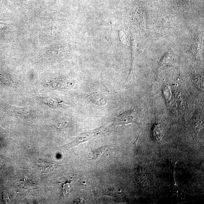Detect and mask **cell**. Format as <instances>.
Segmentation results:
<instances>
[{
	"instance_id": "1",
	"label": "cell",
	"mask_w": 204,
	"mask_h": 204,
	"mask_svg": "<svg viewBox=\"0 0 204 204\" xmlns=\"http://www.w3.org/2000/svg\"><path fill=\"white\" fill-rule=\"evenodd\" d=\"M111 128L102 127L92 131L81 134L75 140L63 147L64 149L71 148L79 144L92 139L102 137L111 131Z\"/></svg>"
},
{
	"instance_id": "2",
	"label": "cell",
	"mask_w": 204,
	"mask_h": 204,
	"mask_svg": "<svg viewBox=\"0 0 204 204\" xmlns=\"http://www.w3.org/2000/svg\"><path fill=\"white\" fill-rule=\"evenodd\" d=\"M130 123H139V114L135 110H130L121 114L115 119L113 125L117 126Z\"/></svg>"
},
{
	"instance_id": "3",
	"label": "cell",
	"mask_w": 204,
	"mask_h": 204,
	"mask_svg": "<svg viewBox=\"0 0 204 204\" xmlns=\"http://www.w3.org/2000/svg\"><path fill=\"white\" fill-rule=\"evenodd\" d=\"M40 102L50 107L53 108H60L66 107L67 104L65 100L60 97L47 96L41 97L39 98Z\"/></svg>"
},
{
	"instance_id": "4",
	"label": "cell",
	"mask_w": 204,
	"mask_h": 204,
	"mask_svg": "<svg viewBox=\"0 0 204 204\" xmlns=\"http://www.w3.org/2000/svg\"><path fill=\"white\" fill-rule=\"evenodd\" d=\"M9 111L16 116L27 119L32 118L35 117V113L32 108L25 107H18L10 106L9 108Z\"/></svg>"
},
{
	"instance_id": "5",
	"label": "cell",
	"mask_w": 204,
	"mask_h": 204,
	"mask_svg": "<svg viewBox=\"0 0 204 204\" xmlns=\"http://www.w3.org/2000/svg\"><path fill=\"white\" fill-rule=\"evenodd\" d=\"M113 151L112 147L108 146H103L92 152L90 154L89 159L92 160L103 159L111 155Z\"/></svg>"
},
{
	"instance_id": "6",
	"label": "cell",
	"mask_w": 204,
	"mask_h": 204,
	"mask_svg": "<svg viewBox=\"0 0 204 204\" xmlns=\"http://www.w3.org/2000/svg\"><path fill=\"white\" fill-rule=\"evenodd\" d=\"M48 87L58 89H69L73 87L74 82L72 80L66 79H58L49 81L46 83Z\"/></svg>"
},
{
	"instance_id": "7",
	"label": "cell",
	"mask_w": 204,
	"mask_h": 204,
	"mask_svg": "<svg viewBox=\"0 0 204 204\" xmlns=\"http://www.w3.org/2000/svg\"><path fill=\"white\" fill-rule=\"evenodd\" d=\"M86 100L90 103L97 106L105 105L108 102L107 98L102 93H94L87 95Z\"/></svg>"
},
{
	"instance_id": "8",
	"label": "cell",
	"mask_w": 204,
	"mask_h": 204,
	"mask_svg": "<svg viewBox=\"0 0 204 204\" xmlns=\"http://www.w3.org/2000/svg\"><path fill=\"white\" fill-rule=\"evenodd\" d=\"M155 130V133L156 136L158 138H160L163 135V128L160 125H157L154 129Z\"/></svg>"
},
{
	"instance_id": "9",
	"label": "cell",
	"mask_w": 204,
	"mask_h": 204,
	"mask_svg": "<svg viewBox=\"0 0 204 204\" xmlns=\"http://www.w3.org/2000/svg\"><path fill=\"white\" fill-rule=\"evenodd\" d=\"M62 190L63 191V192L64 194H68L69 193V190H70V187H69V183H67L65 184V185H63V189Z\"/></svg>"
},
{
	"instance_id": "10",
	"label": "cell",
	"mask_w": 204,
	"mask_h": 204,
	"mask_svg": "<svg viewBox=\"0 0 204 204\" xmlns=\"http://www.w3.org/2000/svg\"><path fill=\"white\" fill-rule=\"evenodd\" d=\"M3 200L5 203H8L9 202V198L8 197V194H7V193L5 191H3Z\"/></svg>"
},
{
	"instance_id": "11",
	"label": "cell",
	"mask_w": 204,
	"mask_h": 204,
	"mask_svg": "<svg viewBox=\"0 0 204 204\" xmlns=\"http://www.w3.org/2000/svg\"><path fill=\"white\" fill-rule=\"evenodd\" d=\"M4 132V130L0 127V134L3 133Z\"/></svg>"
}]
</instances>
